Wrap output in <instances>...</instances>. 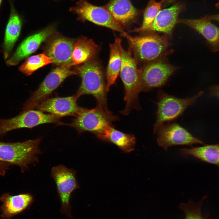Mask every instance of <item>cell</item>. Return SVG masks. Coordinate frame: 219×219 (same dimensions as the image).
Returning <instances> with one entry per match:
<instances>
[{
	"label": "cell",
	"instance_id": "cell-7",
	"mask_svg": "<svg viewBox=\"0 0 219 219\" xmlns=\"http://www.w3.org/2000/svg\"><path fill=\"white\" fill-rule=\"evenodd\" d=\"M48 123L64 125L60 117L51 114L44 113L33 109L23 110L17 116L9 119L0 118V137L14 130L24 128H32Z\"/></svg>",
	"mask_w": 219,
	"mask_h": 219
},
{
	"label": "cell",
	"instance_id": "cell-25",
	"mask_svg": "<svg viewBox=\"0 0 219 219\" xmlns=\"http://www.w3.org/2000/svg\"><path fill=\"white\" fill-rule=\"evenodd\" d=\"M53 63L51 59L44 53L29 57L19 67V71L26 75H31L38 69Z\"/></svg>",
	"mask_w": 219,
	"mask_h": 219
},
{
	"label": "cell",
	"instance_id": "cell-3",
	"mask_svg": "<svg viewBox=\"0 0 219 219\" xmlns=\"http://www.w3.org/2000/svg\"><path fill=\"white\" fill-rule=\"evenodd\" d=\"M41 138L23 142L0 141V161L19 166L22 171L30 164L38 161L37 155L41 153L39 147Z\"/></svg>",
	"mask_w": 219,
	"mask_h": 219
},
{
	"label": "cell",
	"instance_id": "cell-5",
	"mask_svg": "<svg viewBox=\"0 0 219 219\" xmlns=\"http://www.w3.org/2000/svg\"><path fill=\"white\" fill-rule=\"evenodd\" d=\"M119 119L118 116L113 114L108 109L97 106L91 109L83 108L71 123L65 125L72 127L79 134L88 131L97 136L102 133L107 127L113 125L112 123Z\"/></svg>",
	"mask_w": 219,
	"mask_h": 219
},
{
	"label": "cell",
	"instance_id": "cell-21",
	"mask_svg": "<svg viewBox=\"0 0 219 219\" xmlns=\"http://www.w3.org/2000/svg\"><path fill=\"white\" fill-rule=\"evenodd\" d=\"M107 9L113 17L121 25H126L133 21L138 11L130 0H111Z\"/></svg>",
	"mask_w": 219,
	"mask_h": 219
},
{
	"label": "cell",
	"instance_id": "cell-8",
	"mask_svg": "<svg viewBox=\"0 0 219 219\" xmlns=\"http://www.w3.org/2000/svg\"><path fill=\"white\" fill-rule=\"evenodd\" d=\"M70 68L65 66H58L53 70L45 77L38 88L25 102L24 110L33 109L40 103L48 98L52 92L56 89L68 77L77 75Z\"/></svg>",
	"mask_w": 219,
	"mask_h": 219
},
{
	"label": "cell",
	"instance_id": "cell-11",
	"mask_svg": "<svg viewBox=\"0 0 219 219\" xmlns=\"http://www.w3.org/2000/svg\"><path fill=\"white\" fill-rule=\"evenodd\" d=\"M176 68L162 58L148 63L140 70L141 91L161 87L167 82Z\"/></svg>",
	"mask_w": 219,
	"mask_h": 219
},
{
	"label": "cell",
	"instance_id": "cell-6",
	"mask_svg": "<svg viewBox=\"0 0 219 219\" xmlns=\"http://www.w3.org/2000/svg\"><path fill=\"white\" fill-rule=\"evenodd\" d=\"M125 37L137 57L147 63L160 58L169 46L167 37L155 33H146L135 36L127 34Z\"/></svg>",
	"mask_w": 219,
	"mask_h": 219
},
{
	"label": "cell",
	"instance_id": "cell-15",
	"mask_svg": "<svg viewBox=\"0 0 219 219\" xmlns=\"http://www.w3.org/2000/svg\"><path fill=\"white\" fill-rule=\"evenodd\" d=\"M183 8L182 5L177 3L169 8L161 10L152 23L144 33L159 32L170 35L178 23L179 15Z\"/></svg>",
	"mask_w": 219,
	"mask_h": 219
},
{
	"label": "cell",
	"instance_id": "cell-16",
	"mask_svg": "<svg viewBox=\"0 0 219 219\" xmlns=\"http://www.w3.org/2000/svg\"><path fill=\"white\" fill-rule=\"evenodd\" d=\"M54 30L50 26L25 39L6 62L8 65L17 64L21 60L35 52L41 43L52 35Z\"/></svg>",
	"mask_w": 219,
	"mask_h": 219
},
{
	"label": "cell",
	"instance_id": "cell-17",
	"mask_svg": "<svg viewBox=\"0 0 219 219\" xmlns=\"http://www.w3.org/2000/svg\"><path fill=\"white\" fill-rule=\"evenodd\" d=\"M178 23L188 26L201 34L207 40V47L212 52L219 51V27L203 17L199 19H180Z\"/></svg>",
	"mask_w": 219,
	"mask_h": 219
},
{
	"label": "cell",
	"instance_id": "cell-23",
	"mask_svg": "<svg viewBox=\"0 0 219 219\" xmlns=\"http://www.w3.org/2000/svg\"><path fill=\"white\" fill-rule=\"evenodd\" d=\"M98 48V46L92 39L85 37L78 39L74 43L72 66L83 64L91 60Z\"/></svg>",
	"mask_w": 219,
	"mask_h": 219
},
{
	"label": "cell",
	"instance_id": "cell-27",
	"mask_svg": "<svg viewBox=\"0 0 219 219\" xmlns=\"http://www.w3.org/2000/svg\"><path fill=\"white\" fill-rule=\"evenodd\" d=\"M204 196L198 202L189 200L187 203H182L179 205L180 210L185 215V219H208L207 214L203 215L201 211L202 203L207 198Z\"/></svg>",
	"mask_w": 219,
	"mask_h": 219
},
{
	"label": "cell",
	"instance_id": "cell-32",
	"mask_svg": "<svg viewBox=\"0 0 219 219\" xmlns=\"http://www.w3.org/2000/svg\"><path fill=\"white\" fill-rule=\"evenodd\" d=\"M170 1V0H163V1Z\"/></svg>",
	"mask_w": 219,
	"mask_h": 219
},
{
	"label": "cell",
	"instance_id": "cell-9",
	"mask_svg": "<svg viewBox=\"0 0 219 219\" xmlns=\"http://www.w3.org/2000/svg\"><path fill=\"white\" fill-rule=\"evenodd\" d=\"M51 175L55 182L61 203V212L71 218V207L69 200L71 194L80 188L76 177V172L60 165L53 167Z\"/></svg>",
	"mask_w": 219,
	"mask_h": 219
},
{
	"label": "cell",
	"instance_id": "cell-13",
	"mask_svg": "<svg viewBox=\"0 0 219 219\" xmlns=\"http://www.w3.org/2000/svg\"><path fill=\"white\" fill-rule=\"evenodd\" d=\"M78 99L74 95L67 97L48 98L35 108L60 118L67 116L75 117L83 108L77 104Z\"/></svg>",
	"mask_w": 219,
	"mask_h": 219
},
{
	"label": "cell",
	"instance_id": "cell-29",
	"mask_svg": "<svg viewBox=\"0 0 219 219\" xmlns=\"http://www.w3.org/2000/svg\"><path fill=\"white\" fill-rule=\"evenodd\" d=\"M209 89L210 96H214L219 99V85H211Z\"/></svg>",
	"mask_w": 219,
	"mask_h": 219
},
{
	"label": "cell",
	"instance_id": "cell-26",
	"mask_svg": "<svg viewBox=\"0 0 219 219\" xmlns=\"http://www.w3.org/2000/svg\"><path fill=\"white\" fill-rule=\"evenodd\" d=\"M162 2L150 0L144 13L142 23L139 27L134 29V32L143 33L152 23L157 15L161 10Z\"/></svg>",
	"mask_w": 219,
	"mask_h": 219
},
{
	"label": "cell",
	"instance_id": "cell-14",
	"mask_svg": "<svg viewBox=\"0 0 219 219\" xmlns=\"http://www.w3.org/2000/svg\"><path fill=\"white\" fill-rule=\"evenodd\" d=\"M75 42L71 39L59 36L48 40L45 49L46 54L53 63L58 66H72V56Z\"/></svg>",
	"mask_w": 219,
	"mask_h": 219
},
{
	"label": "cell",
	"instance_id": "cell-10",
	"mask_svg": "<svg viewBox=\"0 0 219 219\" xmlns=\"http://www.w3.org/2000/svg\"><path fill=\"white\" fill-rule=\"evenodd\" d=\"M70 10L83 20L120 32L125 37L127 35L122 25L104 8L92 5L86 0H80Z\"/></svg>",
	"mask_w": 219,
	"mask_h": 219
},
{
	"label": "cell",
	"instance_id": "cell-2",
	"mask_svg": "<svg viewBox=\"0 0 219 219\" xmlns=\"http://www.w3.org/2000/svg\"><path fill=\"white\" fill-rule=\"evenodd\" d=\"M120 74L124 86V100L126 103L124 109L120 113L127 115L133 109H141L138 95L141 91V85L140 70L137 68L136 62L130 52L123 48Z\"/></svg>",
	"mask_w": 219,
	"mask_h": 219
},
{
	"label": "cell",
	"instance_id": "cell-1",
	"mask_svg": "<svg viewBox=\"0 0 219 219\" xmlns=\"http://www.w3.org/2000/svg\"><path fill=\"white\" fill-rule=\"evenodd\" d=\"M75 69L77 75L81 78L82 82L74 95L78 99L82 95H91L96 98L97 106L108 109L106 83L101 68L97 61L90 60Z\"/></svg>",
	"mask_w": 219,
	"mask_h": 219
},
{
	"label": "cell",
	"instance_id": "cell-22",
	"mask_svg": "<svg viewBox=\"0 0 219 219\" xmlns=\"http://www.w3.org/2000/svg\"><path fill=\"white\" fill-rule=\"evenodd\" d=\"M22 22L21 18L12 7L5 32L3 45L4 55L6 59L10 54L20 32Z\"/></svg>",
	"mask_w": 219,
	"mask_h": 219
},
{
	"label": "cell",
	"instance_id": "cell-20",
	"mask_svg": "<svg viewBox=\"0 0 219 219\" xmlns=\"http://www.w3.org/2000/svg\"><path fill=\"white\" fill-rule=\"evenodd\" d=\"M121 39L116 38L114 42L110 45V55L106 72V89L107 92L111 86L114 84L120 73L122 64Z\"/></svg>",
	"mask_w": 219,
	"mask_h": 219
},
{
	"label": "cell",
	"instance_id": "cell-4",
	"mask_svg": "<svg viewBox=\"0 0 219 219\" xmlns=\"http://www.w3.org/2000/svg\"><path fill=\"white\" fill-rule=\"evenodd\" d=\"M204 92L188 98L180 99L168 94L161 89L157 92L158 109L156 118L153 127V132L165 123L170 122L182 115L189 107L193 105Z\"/></svg>",
	"mask_w": 219,
	"mask_h": 219
},
{
	"label": "cell",
	"instance_id": "cell-31",
	"mask_svg": "<svg viewBox=\"0 0 219 219\" xmlns=\"http://www.w3.org/2000/svg\"><path fill=\"white\" fill-rule=\"evenodd\" d=\"M2 0H0V7L1 5V3H2Z\"/></svg>",
	"mask_w": 219,
	"mask_h": 219
},
{
	"label": "cell",
	"instance_id": "cell-18",
	"mask_svg": "<svg viewBox=\"0 0 219 219\" xmlns=\"http://www.w3.org/2000/svg\"><path fill=\"white\" fill-rule=\"evenodd\" d=\"M0 200L2 203L1 207V217L3 219H11L29 207L34 199L29 193L12 195L7 193L2 195Z\"/></svg>",
	"mask_w": 219,
	"mask_h": 219
},
{
	"label": "cell",
	"instance_id": "cell-24",
	"mask_svg": "<svg viewBox=\"0 0 219 219\" xmlns=\"http://www.w3.org/2000/svg\"><path fill=\"white\" fill-rule=\"evenodd\" d=\"M183 156L192 155L202 161L219 167V143L191 148H183L180 150Z\"/></svg>",
	"mask_w": 219,
	"mask_h": 219
},
{
	"label": "cell",
	"instance_id": "cell-30",
	"mask_svg": "<svg viewBox=\"0 0 219 219\" xmlns=\"http://www.w3.org/2000/svg\"><path fill=\"white\" fill-rule=\"evenodd\" d=\"M11 165L9 163L0 161V176H4Z\"/></svg>",
	"mask_w": 219,
	"mask_h": 219
},
{
	"label": "cell",
	"instance_id": "cell-12",
	"mask_svg": "<svg viewBox=\"0 0 219 219\" xmlns=\"http://www.w3.org/2000/svg\"><path fill=\"white\" fill-rule=\"evenodd\" d=\"M154 134L157 135L158 145L165 150L176 145L191 146L194 144H206L203 141L195 137L176 123H165L160 126Z\"/></svg>",
	"mask_w": 219,
	"mask_h": 219
},
{
	"label": "cell",
	"instance_id": "cell-19",
	"mask_svg": "<svg viewBox=\"0 0 219 219\" xmlns=\"http://www.w3.org/2000/svg\"><path fill=\"white\" fill-rule=\"evenodd\" d=\"M96 136L103 141L116 145L125 153H129L134 150L136 141L134 135L118 130L113 125L108 126L102 133Z\"/></svg>",
	"mask_w": 219,
	"mask_h": 219
},
{
	"label": "cell",
	"instance_id": "cell-28",
	"mask_svg": "<svg viewBox=\"0 0 219 219\" xmlns=\"http://www.w3.org/2000/svg\"><path fill=\"white\" fill-rule=\"evenodd\" d=\"M215 6L216 8L219 10V0L215 4ZM203 18L207 21H214L219 22V13L215 15H207Z\"/></svg>",
	"mask_w": 219,
	"mask_h": 219
}]
</instances>
